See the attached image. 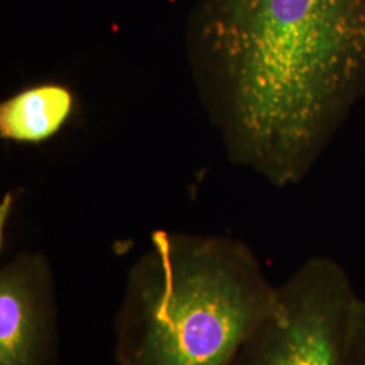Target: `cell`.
I'll use <instances>...</instances> for the list:
<instances>
[{"label": "cell", "instance_id": "cell-1", "mask_svg": "<svg viewBox=\"0 0 365 365\" xmlns=\"http://www.w3.org/2000/svg\"><path fill=\"white\" fill-rule=\"evenodd\" d=\"M188 63L227 158L297 185L365 102V0H203Z\"/></svg>", "mask_w": 365, "mask_h": 365}, {"label": "cell", "instance_id": "cell-2", "mask_svg": "<svg viewBox=\"0 0 365 365\" xmlns=\"http://www.w3.org/2000/svg\"><path fill=\"white\" fill-rule=\"evenodd\" d=\"M276 291L245 242L157 230L125 280L115 365H230Z\"/></svg>", "mask_w": 365, "mask_h": 365}, {"label": "cell", "instance_id": "cell-3", "mask_svg": "<svg viewBox=\"0 0 365 365\" xmlns=\"http://www.w3.org/2000/svg\"><path fill=\"white\" fill-rule=\"evenodd\" d=\"M360 300L339 261L310 257L277 286L269 313L230 365H351Z\"/></svg>", "mask_w": 365, "mask_h": 365}, {"label": "cell", "instance_id": "cell-4", "mask_svg": "<svg viewBox=\"0 0 365 365\" xmlns=\"http://www.w3.org/2000/svg\"><path fill=\"white\" fill-rule=\"evenodd\" d=\"M0 365H60L54 274L39 252H19L0 268Z\"/></svg>", "mask_w": 365, "mask_h": 365}, {"label": "cell", "instance_id": "cell-5", "mask_svg": "<svg viewBox=\"0 0 365 365\" xmlns=\"http://www.w3.org/2000/svg\"><path fill=\"white\" fill-rule=\"evenodd\" d=\"M73 107V93L63 84L29 87L0 106V135L22 144L43 143L63 129Z\"/></svg>", "mask_w": 365, "mask_h": 365}, {"label": "cell", "instance_id": "cell-6", "mask_svg": "<svg viewBox=\"0 0 365 365\" xmlns=\"http://www.w3.org/2000/svg\"><path fill=\"white\" fill-rule=\"evenodd\" d=\"M351 365H365V299L361 298L353 327Z\"/></svg>", "mask_w": 365, "mask_h": 365}]
</instances>
